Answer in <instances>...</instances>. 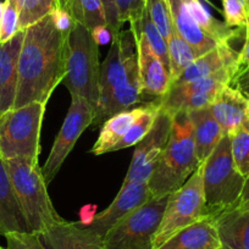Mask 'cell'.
Segmentation results:
<instances>
[{"label":"cell","instance_id":"9c48e42d","mask_svg":"<svg viewBox=\"0 0 249 249\" xmlns=\"http://www.w3.org/2000/svg\"><path fill=\"white\" fill-rule=\"evenodd\" d=\"M205 197L202 169L184 182L178 190L169 196L164 215L154 237V249L179 230L205 217Z\"/></svg>","mask_w":249,"mask_h":249},{"label":"cell","instance_id":"d6986e66","mask_svg":"<svg viewBox=\"0 0 249 249\" xmlns=\"http://www.w3.org/2000/svg\"><path fill=\"white\" fill-rule=\"evenodd\" d=\"M222 247L216 222L205 216L179 230L155 249H220Z\"/></svg>","mask_w":249,"mask_h":249},{"label":"cell","instance_id":"f546056e","mask_svg":"<svg viewBox=\"0 0 249 249\" xmlns=\"http://www.w3.org/2000/svg\"><path fill=\"white\" fill-rule=\"evenodd\" d=\"M229 137L234 166L242 176L247 177L249 175V122Z\"/></svg>","mask_w":249,"mask_h":249},{"label":"cell","instance_id":"d590c367","mask_svg":"<svg viewBox=\"0 0 249 249\" xmlns=\"http://www.w3.org/2000/svg\"><path fill=\"white\" fill-rule=\"evenodd\" d=\"M50 16H52L55 27H56L60 32L65 33V35L68 36L76 25L75 20L71 18L70 14L62 8V6H59V8L55 9V10L50 14Z\"/></svg>","mask_w":249,"mask_h":249},{"label":"cell","instance_id":"cb8c5ba5","mask_svg":"<svg viewBox=\"0 0 249 249\" xmlns=\"http://www.w3.org/2000/svg\"><path fill=\"white\" fill-rule=\"evenodd\" d=\"M190 116L193 126V136H195L197 157L200 164L210 155L215 149L221 138L224 137L220 124L212 115L209 107L187 112Z\"/></svg>","mask_w":249,"mask_h":249},{"label":"cell","instance_id":"74e56055","mask_svg":"<svg viewBox=\"0 0 249 249\" xmlns=\"http://www.w3.org/2000/svg\"><path fill=\"white\" fill-rule=\"evenodd\" d=\"M247 69H249V25L244 28V43L241 52H238V60H237L234 75L243 72Z\"/></svg>","mask_w":249,"mask_h":249},{"label":"cell","instance_id":"484cf974","mask_svg":"<svg viewBox=\"0 0 249 249\" xmlns=\"http://www.w3.org/2000/svg\"><path fill=\"white\" fill-rule=\"evenodd\" d=\"M167 50H169L170 77L172 83L199 56L196 50L177 33L175 27L167 39Z\"/></svg>","mask_w":249,"mask_h":249},{"label":"cell","instance_id":"ab89813d","mask_svg":"<svg viewBox=\"0 0 249 249\" xmlns=\"http://www.w3.org/2000/svg\"><path fill=\"white\" fill-rule=\"evenodd\" d=\"M93 39L98 45H104L112 40V33L107 26H99L90 32Z\"/></svg>","mask_w":249,"mask_h":249},{"label":"cell","instance_id":"e0dca14e","mask_svg":"<svg viewBox=\"0 0 249 249\" xmlns=\"http://www.w3.org/2000/svg\"><path fill=\"white\" fill-rule=\"evenodd\" d=\"M50 249H107L97 233L76 222L61 219L42 234Z\"/></svg>","mask_w":249,"mask_h":249},{"label":"cell","instance_id":"bcb514c9","mask_svg":"<svg viewBox=\"0 0 249 249\" xmlns=\"http://www.w3.org/2000/svg\"><path fill=\"white\" fill-rule=\"evenodd\" d=\"M8 1H10V0H8Z\"/></svg>","mask_w":249,"mask_h":249},{"label":"cell","instance_id":"8fae6325","mask_svg":"<svg viewBox=\"0 0 249 249\" xmlns=\"http://www.w3.org/2000/svg\"><path fill=\"white\" fill-rule=\"evenodd\" d=\"M236 69L226 68L203 80L184 86H171L161 98V107L172 117L178 112H191L209 107L217 93L230 85Z\"/></svg>","mask_w":249,"mask_h":249},{"label":"cell","instance_id":"603a6c76","mask_svg":"<svg viewBox=\"0 0 249 249\" xmlns=\"http://www.w3.org/2000/svg\"><path fill=\"white\" fill-rule=\"evenodd\" d=\"M214 220L224 248L249 249V208L236 207Z\"/></svg>","mask_w":249,"mask_h":249},{"label":"cell","instance_id":"52a82bcc","mask_svg":"<svg viewBox=\"0 0 249 249\" xmlns=\"http://www.w3.org/2000/svg\"><path fill=\"white\" fill-rule=\"evenodd\" d=\"M45 107L42 103H31L0 116V155L4 160L27 158L38 161Z\"/></svg>","mask_w":249,"mask_h":249},{"label":"cell","instance_id":"ba28073f","mask_svg":"<svg viewBox=\"0 0 249 249\" xmlns=\"http://www.w3.org/2000/svg\"><path fill=\"white\" fill-rule=\"evenodd\" d=\"M169 196L153 197L114 225L103 237L107 249H154V237Z\"/></svg>","mask_w":249,"mask_h":249},{"label":"cell","instance_id":"2e32d148","mask_svg":"<svg viewBox=\"0 0 249 249\" xmlns=\"http://www.w3.org/2000/svg\"><path fill=\"white\" fill-rule=\"evenodd\" d=\"M25 30H20L10 40L0 43V116L14 109L18 90V65Z\"/></svg>","mask_w":249,"mask_h":249},{"label":"cell","instance_id":"ee69618b","mask_svg":"<svg viewBox=\"0 0 249 249\" xmlns=\"http://www.w3.org/2000/svg\"><path fill=\"white\" fill-rule=\"evenodd\" d=\"M0 249H5V248H3V247H1V246H0Z\"/></svg>","mask_w":249,"mask_h":249},{"label":"cell","instance_id":"8d00e7d4","mask_svg":"<svg viewBox=\"0 0 249 249\" xmlns=\"http://www.w3.org/2000/svg\"><path fill=\"white\" fill-rule=\"evenodd\" d=\"M103 5L105 9V15H107V27L110 28L112 33V37L121 31L122 25L119 21V16H117V9L115 0H102Z\"/></svg>","mask_w":249,"mask_h":249},{"label":"cell","instance_id":"d4e9b609","mask_svg":"<svg viewBox=\"0 0 249 249\" xmlns=\"http://www.w3.org/2000/svg\"><path fill=\"white\" fill-rule=\"evenodd\" d=\"M75 22L85 26L89 32L99 26H107L105 9L102 0H60Z\"/></svg>","mask_w":249,"mask_h":249},{"label":"cell","instance_id":"83f0119b","mask_svg":"<svg viewBox=\"0 0 249 249\" xmlns=\"http://www.w3.org/2000/svg\"><path fill=\"white\" fill-rule=\"evenodd\" d=\"M130 28L132 31H137V32L142 33V35L144 36L147 42L149 43L153 52L158 55V57L161 60L162 64L165 65V68H166L170 72L167 42L166 39L162 37L160 31L157 28V26L154 25V22L152 21V18H150L149 14H148L147 11V8H145L144 13H143V15L141 16L138 20L130 22Z\"/></svg>","mask_w":249,"mask_h":249},{"label":"cell","instance_id":"e575fe53","mask_svg":"<svg viewBox=\"0 0 249 249\" xmlns=\"http://www.w3.org/2000/svg\"><path fill=\"white\" fill-rule=\"evenodd\" d=\"M117 16L121 25L132 22L143 15L147 5V0H115Z\"/></svg>","mask_w":249,"mask_h":249},{"label":"cell","instance_id":"5bb4252c","mask_svg":"<svg viewBox=\"0 0 249 249\" xmlns=\"http://www.w3.org/2000/svg\"><path fill=\"white\" fill-rule=\"evenodd\" d=\"M132 33L137 43L138 71L143 98L152 97L161 100L171 86L169 70L153 52L144 36L137 31H132Z\"/></svg>","mask_w":249,"mask_h":249},{"label":"cell","instance_id":"4dcf8cb0","mask_svg":"<svg viewBox=\"0 0 249 249\" xmlns=\"http://www.w3.org/2000/svg\"><path fill=\"white\" fill-rule=\"evenodd\" d=\"M145 8H147L148 14H149L154 25L157 26L162 37L167 42L172 30H174V22H172L171 13H170L167 1L166 0H147Z\"/></svg>","mask_w":249,"mask_h":249},{"label":"cell","instance_id":"ac0fdd59","mask_svg":"<svg viewBox=\"0 0 249 249\" xmlns=\"http://www.w3.org/2000/svg\"><path fill=\"white\" fill-rule=\"evenodd\" d=\"M237 60H238V52L234 50L230 45V43L219 44L213 50L208 52L207 54L202 55L198 59H196L171 83V86H184L188 85V83H193L196 81L209 77V76L214 75V73L222 70V69H236Z\"/></svg>","mask_w":249,"mask_h":249},{"label":"cell","instance_id":"7bdbcfd3","mask_svg":"<svg viewBox=\"0 0 249 249\" xmlns=\"http://www.w3.org/2000/svg\"><path fill=\"white\" fill-rule=\"evenodd\" d=\"M247 1V5H248V9H249V0H246Z\"/></svg>","mask_w":249,"mask_h":249},{"label":"cell","instance_id":"7a4b0ae2","mask_svg":"<svg viewBox=\"0 0 249 249\" xmlns=\"http://www.w3.org/2000/svg\"><path fill=\"white\" fill-rule=\"evenodd\" d=\"M138 71L137 43L132 31H120L100 65L99 102L93 126L98 127L117 112L143 104Z\"/></svg>","mask_w":249,"mask_h":249},{"label":"cell","instance_id":"1f68e13d","mask_svg":"<svg viewBox=\"0 0 249 249\" xmlns=\"http://www.w3.org/2000/svg\"><path fill=\"white\" fill-rule=\"evenodd\" d=\"M225 23L231 28H246L249 25V9L246 0H221Z\"/></svg>","mask_w":249,"mask_h":249},{"label":"cell","instance_id":"6da1fadb","mask_svg":"<svg viewBox=\"0 0 249 249\" xmlns=\"http://www.w3.org/2000/svg\"><path fill=\"white\" fill-rule=\"evenodd\" d=\"M68 35L55 27L52 16L25 30L18 65L15 107L47 104L66 73Z\"/></svg>","mask_w":249,"mask_h":249},{"label":"cell","instance_id":"f6af8a7d","mask_svg":"<svg viewBox=\"0 0 249 249\" xmlns=\"http://www.w3.org/2000/svg\"><path fill=\"white\" fill-rule=\"evenodd\" d=\"M220 249H226V248H224V247H221V248H220Z\"/></svg>","mask_w":249,"mask_h":249},{"label":"cell","instance_id":"277c9868","mask_svg":"<svg viewBox=\"0 0 249 249\" xmlns=\"http://www.w3.org/2000/svg\"><path fill=\"white\" fill-rule=\"evenodd\" d=\"M5 161L28 229L32 233L42 236L62 217L50 199L39 162L27 158H15Z\"/></svg>","mask_w":249,"mask_h":249},{"label":"cell","instance_id":"7402d4cb","mask_svg":"<svg viewBox=\"0 0 249 249\" xmlns=\"http://www.w3.org/2000/svg\"><path fill=\"white\" fill-rule=\"evenodd\" d=\"M148 103L141 104L138 107H131V109L124 110V111L117 112L114 116L109 117L103 124L99 137H98V140L93 144L90 153H93L94 155H102L105 154V153L112 152L115 145L122 140V137L127 133L131 126L145 111V107H147Z\"/></svg>","mask_w":249,"mask_h":249},{"label":"cell","instance_id":"60d3db41","mask_svg":"<svg viewBox=\"0 0 249 249\" xmlns=\"http://www.w3.org/2000/svg\"><path fill=\"white\" fill-rule=\"evenodd\" d=\"M236 207L238 208H249V175L246 177L243 188H242L241 196H239L238 203Z\"/></svg>","mask_w":249,"mask_h":249},{"label":"cell","instance_id":"4316f807","mask_svg":"<svg viewBox=\"0 0 249 249\" xmlns=\"http://www.w3.org/2000/svg\"><path fill=\"white\" fill-rule=\"evenodd\" d=\"M160 107H161V100H153V102L148 103L145 111L131 126V128L122 137V140L115 145L112 152L137 145L149 133V131L152 130L153 124H154L158 114L160 111Z\"/></svg>","mask_w":249,"mask_h":249},{"label":"cell","instance_id":"5b68a950","mask_svg":"<svg viewBox=\"0 0 249 249\" xmlns=\"http://www.w3.org/2000/svg\"><path fill=\"white\" fill-rule=\"evenodd\" d=\"M205 197V215L217 217L236 208L246 177L236 169L232 159L230 137L225 135L200 164Z\"/></svg>","mask_w":249,"mask_h":249},{"label":"cell","instance_id":"b9f144b4","mask_svg":"<svg viewBox=\"0 0 249 249\" xmlns=\"http://www.w3.org/2000/svg\"><path fill=\"white\" fill-rule=\"evenodd\" d=\"M3 13H4V1L0 0V22H1V18H3Z\"/></svg>","mask_w":249,"mask_h":249},{"label":"cell","instance_id":"3957f363","mask_svg":"<svg viewBox=\"0 0 249 249\" xmlns=\"http://www.w3.org/2000/svg\"><path fill=\"white\" fill-rule=\"evenodd\" d=\"M199 166L192 122L187 112H178L172 119L167 144L148 181L153 197L171 195L183 186Z\"/></svg>","mask_w":249,"mask_h":249},{"label":"cell","instance_id":"4fadbf2b","mask_svg":"<svg viewBox=\"0 0 249 249\" xmlns=\"http://www.w3.org/2000/svg\"><path fill=\"white\" fill-rule=\"evenodd\" d=\"M152 198L153 195L149 190L148 182L122 184L121 190L119 191L111 204L102 213L94 215L92 220L83 226L103 238L107 232L120 220L144 205Z\"/></svg>","mask_w":249,"mask_h":249},{"label":"cell","instance_id":"30bf717a","mask_svg":"<svg viewBox=\"0 0 249 249\" xmlns=\"http://www.w3.org/2000/svg\"><path fill=\"white\" fill-rule=\"evenodd\" d=\"M94 112V109L87 100L78 95H71L68 115L62 122L49 157L42 169L47 184L55 178L83 131L93 124Z\"/></svg>","mask_w":249,"mask_h":249},{"label":"cell","instance_id":"f35d334b","mask_svg":"<svg viewBox=\"0 0 249 249\" xmlns=\"http://www.w3.org/2000/svg\"><path fill=\"white\" fill-rule=\"evenodd\" d=\"M230 86L241 92L249 100V69L238 75H234L230 82Z\"/></svg>","mask_w":249,"mask_h":249},{"label":"cell","instance_id":"ffe728a7","mask_svg":"<svg viewBox=\"0 0 249 249\" xmlns=\"http://www.w3.org/2000/svg\"><path fill=\"white\" fill-rule=\"evenodd\" d=\"M31 232L16 197L6 161L0 155V234Z\"/></svg>","mask_w":249,"mask_h":249},{"label":"cell","instance_id":"f1b7e54d","mask_svg":"<svg viewBox=\"0 0 249 249\" xmlns=\"http://www.w3.org/2000/svg\"><path fill=\"white\" fill-rule=\"evenodd\" d=\"M20 30L39 22L60 6V0H16Z\"/></svg>","mask_w":249,"mask_h":249},{"label":"cell","instance_id":"8992f818","mask_svg":"<svg viewBox=\"0 0 249 249\" xmlns=\"http://www.w3.org/2000/svg\"><path fill=\"white\" fill-rule=\"evenodd\" d=\"M99 45L85 26L76 22L66 42V73L64 83L71 95L87 100L93 109L99 102Z\"/></svg>","mask_w":249,"mask_h":249},{"label":"cell","instance_id":"9a60e30c","mask_svg":"<svg viewBox=\"0 0 249 249\" xmlns=\"http://www.w3.org/2000/svg\"><path fill=\"white\" fill-rule=\"evenodd\" d=\"M209 109L224 135H231L249 122V100L230 85L217 93Z\"/></svg>","mask_w":249,"mask_h":249},{"label":"cell","instance_id":"44dd1931","mask_svg":"<svg viewBox=\"0 0 249 249\" xmlns=\"http://www.w3.org/2000/svg\"><path fill=\"white\" fill-rule=\"evenodd\" d=\"M166 1L171 13L175 30L196 50L198 56L207 54L208 52L219 45V43L213 39L193 18L184 4V0H166Z\"/></svg>","mask_w":249,"mask_h":249},{"label":"cell","instance_id":"836d02e7","mask_svg":"<svg viewBox=\"0 0 249 249\" xmlns=\"http://www.w3.org/2000/svg\"><path fill=\"white\" fill-rule=\"evenodd\" d=\"M5 249H47L42 237L32 232H11L5 234Z\"/></svg>","mask_w":249,"mask_h":249},{"label":"cell","instance_id":"d6a6232c","mask_svg":"<svg viewBox=\"0 0 249 249\" xmlns=\"http://www.w3.org/2000/svg\"><path fill=\"white\" fill-rule=\"evenodd\" d=\"M20 31L16 0H4V13L0 22V43L10 40Z\"/></svg>","mask_w":249,"mask_h":249},{"label":"cell","instance_id":"7c38bea8","mask_svg":"<svg viewBox=\"0 0 249 249\" xmlns=\"http://www.w3.org/2000/svg\"><path fill=\"white\" fill-rule=\"evenodd\" d=\"M172 119L174 117L169 112L160 107L152 130L137 145H135L130 169L122 184L149 181L169 141Z\"/></svg>","mask_w":249,"mask_h":249}]
</instances>
